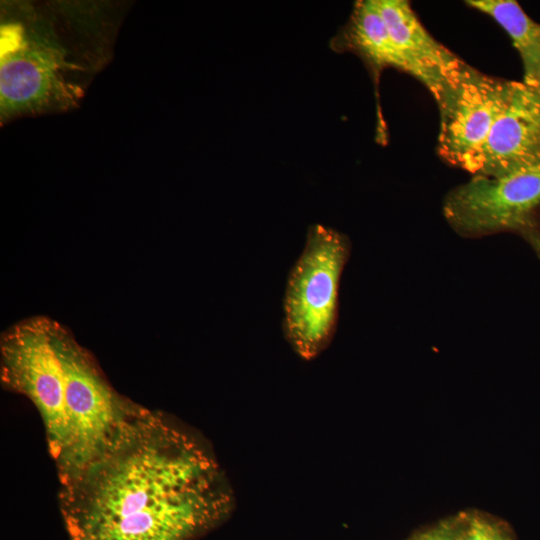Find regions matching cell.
Masks as SVG:
<instances>
[{"label":"cell","instance_id":"6da1fadb","mask_svg":"<svg viewBox=\"0 0 540 540\" xmlns=\"http://www.w3.org/2000/svg\"><path fill=\"white\" fill-rule=\"evenodd\" d=\"M59 482L68 540H194L234 501L207 441L138 404L93 459Z\"/></svg>","mask_w":540,"mask_h":540},{"label":"cell","instance_id":"7a4b0ae2","mask_svg":"<svg viewBox=\"0 0 540 540\" xmlns=\"http://www.w3.org/2000/svg\"><path fill=\"white\" fill-rule=\"evenodd\" d=\"M118 14L107 2L2 4V120L75 107L110 58Z\"/></svg>","mask_w":540,"mask_h":540},{"label":"cell","instance_id":"3957f363","mask_svg":"<svg viewBox=\"0 0 540 540\" xmlns=\"http://www.w3.org/2000/svg\"><path fill=\"white\" fill-rule=\"evenodd\" d=\"M351 253L344 233L311 225L304 247L286 281L282 328L286 341L303 360L311 361L327 347L336 332L339 288Z\"/></svg>","mask_w":540,"mask_h":540},{"label":"cell","instance_id":"277c9868","mask_svg":"<svg viewBox=\"0 0 540 540\" xmlns=\"http://www.w3.org/2000/svg\"><path fill=\"white\" fill-rule=\"evenodd\" d=\"M50 325L51 319L47 317H33L2 334L1 381L8 389L28 398L38 410L59 473L68 459L70 429L65 376L52 344Z\"/></svg>","mask_w":540,"mask_h":540},{"label":"cell","instance_id":"5b68a950","mask_svg":"<svg viewBox=\"0 0 540 540\" xmlns=\"http://www.w3.org/2000/svg\"><path fill=\"white\" fill-rule=\"evenodd\" d=\"M51 339L66 383L70 448L62 481L84 467L109 442L136 403L121 396L106 380L91 354L58 322Z\"/></svg>","mask_w":540,"mask_h":540},{"label":"cell","instance_id":"8992f818","mask_svg":"<svg viewBox=\"0 0 540 540\" xmlns=\"http://www.w3.org/2000/svg\"><path fill=\"white\" fill-rule=\"evenodd\" d=\"M442 212L463 238L513 233L540 258V166L501 177L472 176L447 193Z\"/></svg>","mask_w":540,"mask_h":540},{"label":"cell","instance_id":"52a82bcc","mask_svg":"<svg viewBox=\"0 0 540 540\" xmlns=\"http://www.w3.org/2000/svg\"><path fill=\"white\" fill-rule=\"evenodd\" d=\"M513 82L464 60L450 73L434 99L440 118L437 152L446 163L463 169L481 148L510 99Z\"/></svg>","mask_w":540,"mask_h":540},{"label":"cell","instance_id":"ba28073f","mask_svg":"<svg viewBox=\"0 0 540 540\" xmlns=\"http://www.w3.org/2000/svg\"><path fill=\"white\" fill-rule=\"evenodd\" d=\"M540 166V93L513 82L510 99L489 136L463 170L501 177Z\"/></svg>","mask_w":540,"mask_h":540},{"label":"cell","instance_id":"9c48e42d","mask_svg":"<svg viewBox=\"0 0 540 540\" xmlns=\"http://www.w3.org/2000/svg\"><path fill=\"white\" fill-rule=\"evenodd\" d=\"M406 73L419 80L435 99L450 73L462 61L424 27L406 0H376Z\"/></svg>","mask_w":540,"mask_h":540},{"label":"cell","instance_id":"30bf717a","mask_svg":"<svg viewBox=\"0 0 540 540\" xmlns=\"http://www.w3.org/2000/svg\"><path fill=\"white\" fill-rule=\"evenodd\" d=\"M330 47L336 52L355 53L376 77L387 68L406 72L376 0L354 3L347 23L331 39Z\"/></svg>","mask_w":540,"mask_h":540},{"label":"cell","instance_id":"8fae6325","mask_svg":"<svg viewBox=\"0 0 540 540\" xmlns=\"http://www.w3.org/2000/svg\"><path fill=\"white\" fill-rule=\"evenodd\" d=\"M466 4L504 29L521 58L523 82L536 88L540 76V24L513 0H469Z\"/></svg>","mask_w":540,"mask_h":540},{"label":"cell","instance_id":"7c38bea8","mask_svg":"<svg viewBox=\"0 0 540 540\" xmlns=\"http://www.w3.org/2000/svg\"><path fill=\"white\" fill-rule=\"evenodd\" d=\"M458 540H511L494 520L479 514H465L454 521Z\"/></svg>","mask_w":540,"mask_h":540},{"label":"cell","instance_id":"4fadbf2b","mask_svg":"<svg viewBox=\"0 0 540 540\" xmlns=\"http://www.w3.org/2000/svg\"><path fill=\"white\" fill-rule=\"evenodd\" d=\"M411 540H458L454 522L442 523L418 534Z\"/></svg>","mask_w":540,"mask_h":540},{"label":"cell","instance_id":"5bb4252c","mask_svg":"<svg viewBox=\"0 0 540 540\" xmlns=\"http://www.w3.org/2000/svg\"><path fill=\"white\" fill-rule=\"evenodd\" d=\"M535 89L540 93V76Z\"/></svg>","mask_w":540,"mask_h":540}]
</instances>
